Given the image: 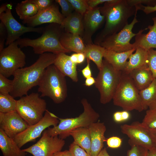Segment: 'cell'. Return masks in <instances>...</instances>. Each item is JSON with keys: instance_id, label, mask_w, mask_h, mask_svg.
I'll use <instances>...</instances> for the list:
<instances>
[{"instance_id": "obj_1", "label": "cell", "mask_w": 156, "mask_h": 156, "mask_svg": "<svg viewBox=\"0 0 156 156\" xmlns=\"http://www.w3.org/2000/svg\"><path fill=\"white\" fill-rule=\"evenodd\" d=\"M56 57L55 54L44 53L31 65L17 70L13 75L12 88L10 94L14 98L27 95L30 90L38 86L46 69L53 64Z\"/></svg>"}, {"instance_id": "obj_2", "label": "cell", "mask_w": 156, "mask_h": 156, "mask_svg": "<svg viewBox=\"0 0 156 156\" xmlns=\"http://www.w3.org/2000/svg\"><path fill=\"white\" fill-rule=\"evenodd\" d=\"M99 9L106 19L101 35L102 40L121 30L128 23V19L138 10L129 3L127 0H112L105 3Z\"/></svg>"}, {"instance_id": "obj_3", "label": "cell", "mask_w": 156, "mask_h": 156, "mask_svg": "<svg viewBox=\"0 0 156 156\" xmlns=\"http://www.w3.org/2000/svg\"><path fill=\"white\" fill-rule=\"evenodd\" d=\"M61 28L60 25L52 23L44 27L42 35L38 38H19L16 41L20 48L31 47L35 53L40 55L47 52L55 54L70 53L60 42Z\"/></svg>"}, {"instance_id": "obj_4", "label": "cell", "mask_w": 156, "mask_h": 156, "mask_svg": "<svg viewBox=\"0 0 156 156\" xmlns=\"http://www.w3.org/2000/svg\"><path fill=\"white\" fill-rule=\"evenodd\" d=\"M81 103L83 107V112L78 117L62 118H57L59 122L56 126L46 129L49 135L57 136L64 139L69 136L70 133L77 128L88 127L91 124L98 121L100 117L98 113L93 109L86 99H83Z\"/></svg>"}, {"instance_id": "obj_5", "label": "cell", "mask_w": 156, "mask_h": 156, "mask_svg": "<svg viewBox=\"0 0 156 156\" xmlns=\"http://www.w3.org/2000/svg\"><path fill=\"white\" fill-rule=\"evenodd\" d=\"M65 77L53 64L48 67L38 86L40 97H48L56 104L64 102L67 92Z\"/></svg>"}, {"instance_id": "obj_6", "label": "cell", "mask_w": 156, "mask_h": 156, "mask_svg": "<svg viewBox=\"0 0 156 156\" xmlns=\"http://www.w3.org/2000/svg\"><path fill=\"white\" fill-rule=\"evenodd\" d=\"M139 91L129 74L122 71L121 78L113 98L115 105L128 111L144 110Z\"/></svg>"}, {"instance_id": "obj_7", "label": "cell", "mask_w": 156, "mask_h": 156, "mask_svg": "<svg viewBox=\"0 0 156 156\" xmlns=\"http://www.w3.org/2000/svg\"><path fill=\"white\" fill-rule=\"evenodd\" d=\"M122 73V71L115 69L106 60H103L94 84L99 92L101 103L106 104L112 99Z\"/></svg>"}, {"instance_id": "obj_8", "label": "cell", "mask_w": 156, "mask_h": 156, "mask_svg": "<svg viewBox=\"0 0 156 156\" xmlns=\"http://www.w3.org/2000/svg\"><path fill=\"white\" fill-rule=\"evenodd\" d=\"M46 107L45 101L41 98L38 93L33 92L17 100L16 111L30 126L42 119Z\"/></svg>"}, {"instance_id": "obj_9", "label": "cell", "mask_w": 156, "mask_h": 156, "mask_svg": "<svg viewBox=\"0 0 156 156\" xmlns=\"http://www.w3.org/2000/svg\"><path fill=\"white\" fill-rule=\"evenodd\" d=\"M26 56L16 41L0 52V74L8 78L26 64Z\"/></svg>"}, {"instance_id": "obj_10", "label": "cell", "mask_w": 156, "mask_h": 156, "mask_svg": "<svg viewBox=\"0 0 156 156\" xmlns=\"http://www.w3.org/2000/svg\"><path fill=\"white\" fill-rule=\"evenodd\" d=\"M136 14H135L133 20L130 24H127L118 33L104 38L100 42V45L106 49L118 52L136 49L134 43L130 42L132 38L137 35V33H134L132 31L134 25L138 22Z\"/></svg>"}, {"instance_id": "obj_11", "label": "cell", "mask_w": 156, "mask_h": 156, "mask_svg": "<svg viewBox=\"0 0 156 156\" xmlns=\"http://www.w3.org/2000/svg\"><path fill=\"white\" fill-rule=\"evenodd\" d=\"M59 121L57 116L47 109L41 120L34 125L29 126L14 139L21 148L28 142H35L46 129L51 126H56Z\"/></svg>"}, {"instance_id": "obj_12", "label": "cell", "mask_w": 156, "mask_h": 156, "mask_svg": "<svg viewBox=\"0 0 156 156\" xmlns=\"http://www.w3.org/2000/svg\"><path fill=\"white\" fill-rule=\"evenodd\" d=\"M12 4L8 3L6 11L0 14V19L5 25L7 31L6 45L15 42L23 34L29 32L42 33L44 27H26L19 23L14 17L11 12Z\"/></svg>"}, {"instance_id": "obj_13", "label": "cell", "mask_w": 156, "mask_h": 156, "mask_svg": "<svg viewBox=\"0 0 156 156\" xmlns=\"http://www.w3.org/2000/svg\"><path fill=\"white\" fill-rule=\"evenodd\" d=\"M120 128L122 133L129 138V144L138 145L148 150L156 147L149 130L142 122L136 121L130 125L125 124Z\"/></svg>"}, {"instance_id": "obj_14", "label": "cell", "mask_w": 156, "mask_h": 156, "mask_svg": "<svg viewBox=\"0 0 156 156\" xmlns=\"http://www.w3.org/2000/svg\"><path fill=\"white\" fill-rule=\"evenodd\" d=\"M65 144L64 139L57 136L50 135L46 129L36 143L22 150L34 156H53L56 153L61 151Z\"/></svg>"}, {"instance_id": "obj_15", "label": "cell", "mask_w": 156, "mask_h": 156, "mask_svg": "<svg viewBox=\"0 0 156 156\" xmlns=\"http://www.w3.org/2000/svg\"><path fill=\"white\" fill-rule=\"evenodd\" d=\"M29 126L16 111L0 112V128L11 138L14 139Z\"/></svg>"}, {"instance_id": "obj_16", "label": "cell", "mask_w": 156, "mask_h": 156, "mask_svg": "<svg viewBox=\"0 0 156 156\" xmlns=\"http://www.w3.org/2000/svg\"><path fill=\"white\" fill-rule=\"evenodd\" d=\"M54 3L47 8L37 13L34 16L23 21L28 27H35L45 23H56L61 25L64 17L60 12L57 4Z\"/></svg>"}, {"instance_id": "obj_17", "label": "cell", "mask_w": 156, "mask_h": 156, "mask_svg": "<svg viewBox=\"0 0 156 156\" xmlns=\"http://www.w3.org/2000/svg\"><path fill=\"white\" fill-rule=\"evenodd\" d=\"M88 127L91 139L90 155L97 156L103 148L104 143L106 140L105 136L106 127L104 122L98 121L91 124Z\"/></svg>"}, {"instance_id": "obj_18", "label": "cell", "mask_w": 156, "mask_h": 156, "mask_svg": "<svg viewBox=\"0 0 156 156\" xmlns=\"http://www.w3.org/2000/svg\"><path fill=\"white\" fill-rule=\"evenodd\" d=\"M53 64L65 77H69L75 82L78 81L77 64L71 61L70 56L63 53L56 54Z\"/></svg>"}, {"instance_id": "obj_19", "label": "cell", "mask_w": 156, "mask_h": 156, "mask_svg": "<svg viewBox=\"0 0 156 156\" xmlns=\"http://www.w3.org/2000/svg\"><path fill=\"white\" fill-rule=\"evenodd\" d=\"M152 19L153 24L148 26L149 31L148 33L142 34L144 30H141L135 36L134 43L136 49L140 47L147 51L151 49H156V16L152 18Z\"/></svg>"}, {"instance_id": "obj_20", "label": "cell", "mask_w": 156, "mask_h": 156, "mask_svg": "<svg viewBox=\"0 0 156 156\" xmlns=\"http://www.w3.org/2000/svg\"><path fill=\"white\" fill-rule=\"evenodd\" d=\"M136 49L134 48L124 52H118L105 48L103 57L115 69L122 71L126 65L127 60Z\"/></svg>"}, {"instance_id": "obj_21", "label": "cell", "mask_w": 156, "mask_h": 156, "mask_svg": "<svg viewBox=\"0 0 156 156\" xmlns=\"http://www.w3.org/2000/svg\"><path fill=\"white\" fill-rule=\"evenodd\" d=\"M129 75L139 91L148 86L154 79L148 66L134 69Z\"/></svg>"}, {"instance_id": "obj_22", "label": "cell", "mask_w": 156, "mask_h": 156, "mask_svg": "<svg viewBox=\"0 0 156 156\" xmlns=\"http://www.w3.org/2000/svg\"><path fill=\"white\" fill-rule=\"evenodd\" d=\"M0 148L3 156H25L26 153L21 149L14 139L9 137L0 128Z\"/></svg>"}, {"instance_id": "obj_23", "label": "cell", "mask_w": 156, "mask_h": 156, "mask_svg": "<svg viewBox=\"0 0 156 156\" xmlns=\"http://www.w3.org/2000/svg\"><path fill=\"white\" fill-rule=\"evenodd\" d=\"M60 42L63 47L70 52L84 53L86 46L80 35L66 32L62 33L60 38Z\"/></svg>"}, {"instance_id": "obj_24", "label": "cell", "mask_w": 156, "mask_h": 156, "mask_svg": "<svg viewBox=\"0 0 156 156\" xmlns=\"http://www.w3.org/2000/svg\"><path fill=\"white\" fill-rule=\"evenodd\" d=\"M135 52L129 56V60L122 72L129 74L133 70L147 66L148 51L140 47L136 48Z\"/></svg>"}, {"instance_id": "obj_25", "label": "cell", "mask_w": 156, "mask_h": 156, "mask_svg": "<svg viewBox=\"0 0 156 156\" xmlns=\"http://www.w3.org/2000/svg\"><path fill=\"white\" fill-rule=\"evenodd\" d=\"M82 16L76 12H73L64 18L61 27L66 32L81 35L83 30Z\"/></svg>"}, {"instance_id": "obj_26", "label": "cell", "mask_w": 156, "mask_h": 156, "mask_svg": "<svg viewBox=\"0 0 156 156\" xmlns=\"http://www.w3.org/2000/svg\"><path fill=\"white\" fill-rule=\"evenodd\" d=\"M74 139V143L84 149L90 155L91 139L90 132L88 127H80L71 131L69 136Z\"/></svg>"}, {"instance_id": "obj_27", "label": "cell", "mask_w": 156, "mask_h": 156, "mask_svg": "<svg viewBox=\"0 0 156 156\" xmlns=\"http://www.w3.org/2000/svg\"><path fill=\"white\" fill-rule=\"evenodd\" d=\"M15 10L19 18L24 21L36 15L38 9L32 0H26L18 3Z\"/></svg>"}, {"instance_id": "obj_28", "label": "cell", "mask_w": 156, "mask_h": 156, "mask_svg": "<svg viewBox=\"0 0 156 156\" xmlns=\"http://www.w3.org/2000/svg\"><path fill=\"white\" fill-rule=\"evenodd\" d=\"M104 49L100 45L89 44L86 46L84 53L86 57L94 62L99 70L102 66Z\"/></svg>"}, {"instance_id": "obj_29", "label": "cell", "mask_w": 156, "mask_h": 156, "mask_svg": "<svg viewBox=\"0 0 156 156\" xmlns=\"http://www.w3.org/2000/svg\"><path fill=\"white\" fill-rule=\"evenodd\" d=\"M84 15V21L87 27L93 31L96 29L105 19L101 14L99 8H95L88 11Z\"/></svg>"}, {"instance_id": "obj_30", "label": "cell", "mask_w": 156, "mask_h": 156, "mask_svg": "<svg viewBox=\"0 0 156 156\" xmlns=\"http://www.w3.org/2000/svg\"><path fill=\"white\" fill-rule=\"evenodd\" d=\"M139 93L144 110H146L156 99V79H154L148 86Z\"/></svg>"}, {"instance_id": "obj_31", "label": "cell", "mask_w": 156, "mask_h": 156, "mask_svg": "<svg viewBox=\"0 0 156 156\" xmlns=\"http://www.w3.org/2000/svg\"><path fill=\"white\" fill-rule=\"evenodd\" d=\"M10 94H0V112L8 113L16 111L17 100Z\"/></svg>"}, {"instance_id": "obj_32", "label": "cell", "mask_w": 156, "mask_h": 156, "mask_svg": "<svg viewBox=\"0 0 156 156\" xmlns=\"http://www.w3.org/2000/svg\"><path fill=\"white\" fill-rule=\"evenodd\" d=\"M142 122L149 130L156 129V109L147 110Z\"/></svg>"}, {"instance_id": "obj_33", "label": "cell", "mask_w": 156, "mask_h": 156, "mask_svg": "<svg viewBox=\"0 0 156 156\" xmlns=\"http://www.w3.org/2000/svg\"><path fill=\"white\" fill-rule=\"evenodd\" d=\"M71 4L76 12L82 16L91 9L85 0H68Z\"/></svg>"}, {"instance_id": "obj_34", "label": "cell", "mask_w": 156, "mask_h": 156, "mask_svg": "<svg viewBox=\"0 0 156 156\" xmlns=\"http://www.w3.org/2000/svg\"><path fill=\"white\" fill-rule=\"evenodd\" d=\"M147 65L153 77L156 79V50L151 49L148 50Z\"/></svg>"}, {"instance_id": "obj_35", "label": "cell", "mask_w": 156, "mask_h": 156, "mask_svg": "<svg viewBox=\"0 0 156 156\" xmlns=\"http://www.w3.org/2000/svg\"><path fill=\"white\" fill-rule=\"evenodd\" d=\"M12 80L0 74V94H10L12 88Z\"/></svg>"}, {"instance_id": "obj_36", "label": "cell", "mask_w": 156, "mask_h": 156, "mask_svg": "<svg viewBox=\"0 0 156 156\" xmlns=\"http://www.w3.org/2000/svg\"><path fill=\"white\" fill-rule=\"evenodd\" d=\"M131 146L127 152V156H147L148 150L141 146L135 144H129Z\"/></svg>"}, {"instance_id": "obj_37", "label": "cell", "mask_w": 156, "mask_h": 156, "mask_svg": "<svg viewBox=\"0 0 156 156\" xmlns=\"http://www.w3.org/2000/svg\"><path fill=\"white\" fill-rule=\"evenodd\" d=\"M55 2L61 6L62 14L64 18L68 16L73 12L74 9L68 0H56Z\"/></svg>"}, {"instance_id": "obj_38", "label": "cell", "mask_w": 156, "mask_h": 156, "mask_svg": "<svg viewBox=\"0 0 156 156\" xmlns=\"http://www.w3.org/2000/svg\"><path fill=\"white\" fill-rule=\"evenodd\" d=\"M69 150L73 156H91L84 149L76 144L73 142L70 145Z\"/></svg>"}, {"instance_id": "obj_39", "label": "cell", "mask_w": 156, "mask_h": 156, "mask_svg": "<svg viewBox=\"0 0 156 156\" xmlns=\"http://www.w3.org/2000/svg\"><path fill=\"white\" fill-rule=\"evenodd\" d=\"M106 141L108 147L112 148H116L121 146L122 140L118 137L113 136L107 139Z\"/></svg>"}, {"instance_id": "obj_40", "label": "cell", "mask_w": 156, "mask_h": 156, "mask_svg": "<svg viewBox=\"0 0 156 156\" xmlns=\"http://www.w3.org/2000/svg\"><path fill=\"white\" fill-rule=\"evenodd\" d=\"M32 0L37 5L38 9V12L47 8L54 3V1L51 0Z\"/></svg>"}, {"instance_id": "obj_41", "label": "cell", "mask_w": 156, "mask_h": 156, "mask_svg": "<svg viewBox=\"0 0 156 156\" xmlns=\"http://www.w3.org/2000/svg\"><path fill=\"white\" fill-rule=\"evenodd\" d=\"M7 33L6 28L1 21L0 23V52L4 49L5 40H6Z\"/></svg>"}, {"instance_id": "obj_42", "label": "cell", "mask_w": 156, "mask_h": 156, "mask_svg": "<svg viewBox=\"0 0 156 156\" xmlns=\"http://www.w3.org/2000/svg\"><path fill=\"white\" fill-rule=\"evenodd\" d=\"M112 0H87L86 2L88 6L91 9H93L98 5L104 3L109 2Z\"/></svg>"}, {"instance_id": "obj_43", "label": "cell", "mask_w": 156, "mask_h": 156, "mask_svg": "<svg viewBox=\"0 0 156 156\" xmlns=\"http://www.w3.org/2000/svg\"><path fill=\"white\" fill-rule=\"evenodd\" d=\"M87 62L86 66L81 71L83 75L86 79L92 76V73L90 66V60L87 59Z\"/></svg>"}, {"instance_id": "obj_44", "label": "cell", "mask_w": 156, "mask_h": 156, "mask_svg": "<svg viewBox=\"0 0 156 156\" xmlns=\"http://www.w3.org/2000/svg\"><path fill=\"white\" fill-rule=\"evenodd\" d=\"M142 10L146 14H148L156 11V5L154 6H142Z\"/></svg>"}, {"instance_id": "obj_45", "label": "cell", "mask_w": 156, "mask_h": 156, "mask_svg": "<svg viewBox=\"0 0 156 156\" xmlns=\"http://www.w3.org/2000/svg\"><path fill=\"white\" fill-rule=\"evenodd\" d=\"M113 118L114 121L117 123L123 122L121 111L115 112L113 115Z\"/></svg>"}, {"instance_id": "obj_46", "label": "cell", "mask_w": 156, "mask_h": 156, "mask_svg": "<svg viewBox=\"0 0 156 156\" xmlns=\"http://www.w3.org/2000/svg\"><path fill=\"white\" fill-rule=\"evenodd\" d=\"M53 156H73L70 151L66 150L63 151H60L55 153Z\"/></svg>"}, {"instance_id": "obj_47", "label": "cell", "mask_w": 156, "mask_h": 156, "mask_svg": "<svg viewBox=\"0 0 156 156\" xmlns=\"http://www.w3.org/2000/svg\"><path fill=\"white\" fill-rule=\"evenodd\" d=\"M95 82V79L92 76L86 79L85 85L87 86H90L94 84Z\"/></svg>"}, {"instance_id": "obj_48", "label": "cell", "mask_w": 156, "mask_h": 156, "mask_svg": "<svg viewBox=\"0 0 156 156\" xmlns=\"http://www.w3.org/2000/svg\"><path fill=\"white\" fill-rule=\"evenodd\" d=\"M129 112L125 110L121 111L123 122L127 121L130 118V114Z\"/></svg>"}, {"instance_id": "obj_49", "label": "cell", "mask_w": 156, "mask_h": 156, "mask_svg": "<svg viewBox=\"0 0 156 156\" xmlns=\"http://www.w3.org/2000/svg\"><path fill=\"white\" fill-rule=\"evenodd\" d=\"M77 54L78 64L83 63L86 57L84 53H77Z\"/></svg>"}, {"instance_id": "obj_50", "label": "cell", "mask_w": 156, "mask_h": 156, "mask_svg": "<svg viewBox=\"0 0 156 156\" xmlns=\"http://www.w3.org/2000/svg\"><path fill=\"white\" fill-rule=\"evenodd\" d=\"M70 59L74 63L77 64H78L77 54V53L72 54L70 56Z\"/></svg>"}, {"instance_id": "obj_51", "label": "cell", "mask_w": 156, "mask_h": 156, "mask_svg": "<svg viewBox=\"0 0 156 156\" xmlns=\"http://www.w3.org/2000/svg\"><path fill=\"white\" fill-rule=\"evenodd\" d=\"M97 156H111L107 152L106 148H103Z\"/></svg>"}, {"instance_id": "obj_52", "label": "cell", "mask_w": 156, "mask_h": 156, "mask_svg": "<svg viewBox=\"0 0 156 156\" xmlns=\"http://www.w3.org/2000/svg\"><path fill=\"white\" fill-rule=\"evenodd\" d=\"M147 156H156V146L148 151Z\"/></svg>"}, {"instance_id": "obj_53", "label": "cell", "mask_w": 156, "mask_h": 156, "mask_svg": "<svg viewBox=\"0 0 156 156\" xmlns=\"http://www.w3.org/2000/svg\"><path fill=\"white\" fill-rule=\"evenodd\" d=\"M149 131L156 146V129L150 130Z\"/></svg>"}, {"instance_id": "obj_54", "label": "cell", "mask_w": 156, "mask_h": 156, "mask_svg": "<svg viewBox=\"0 0 156 156\" xmlns=\"http://www.w3.org/2000/svg\"><path fill=\"white\" fill-rule=\"evenodd\" d=\"M8 3L2 4L0 7V14L5 12L7 8Z\"/></svg>"}, {"instance_id": "obj_55", "label": "cell", "mask_w": 156, "mask_h": 156, "mask_svg": "<svg viewBox=\"0 0 156 156\" xmlns=\"http://www.w3.org/2000/svg\"><path fill=\"white\" fill-rule=\"evenodd\" d=\"M149 109H156V99L150 105Z\"/></svg>"}]
</instances>
